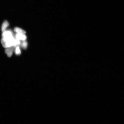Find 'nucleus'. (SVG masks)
<instances>
[{"instance_id":"obj_1","label":"nucleus","mask_w":124,"mask_h":124,"mask_svg":"<svg viewBox=\"0 0 124 124\" xmlns=\"http://www.w3.org/2000/svg\"><path fill=\"white\" fill-rule=\"evenodd\" d=\"M15 47L13 46L6 48L5 50V53L8 57H11L12 56L13 52L14 50Z\"/></svg>"},{"instance_id":"obj_2","label":"nucleus","mask_w":124,"mask_h":124,"mask_svg":"<svg viewBox=\"0 0 124 124\" xmlns=\"http://www.w3.org/2000/svg\"><path fill=\"white\" fill-rule=\"evenodd\" d=\"M16 39L19 40L20 41H25L27 39V37L26 35L23 34L17 33L16 35Z\"/></svg>"},{"instance_id":"obj_3","label":"nucleus","mask_w":124,"mask_h":124,"mask_svg":"<svg viewBox=\"0 0 124 124\" xmlns=\"http://www.w3.org/2000/svg\"><path fill=\"white\" fill-rule=\"evenodd\" d=\"M14 31L17 33H21L25 34L26 32L23 30L19 28L16 27L14 28Z\"/></svg>"},{"instance_id":"obj_4","label":"nucleus","mask_w":124,"mask_h":124,"mask_svg":"<svg viewBox=\"0 0 124 124\" xmlns=\"http://www.w3.org/2000/svg\"><path fill=\"white\" fill-rule=\"evenodd\" d=\"M9 25V23L7 21H5L4 22L2 27V31H5L7 28L8 27Z\"/></svg>"},{"instance_id":"obj_5","label":"nucleus","mask_w":124,"mask_h":124,"mask_svg":"<svg viewBox=\"0 0 124 124\" xmlns=\"http://www.w3.org/2000/svg\"><path fill=\"white\" fill-rule=\"evenodd\" d=\"M21 42L20 41L18 40L15 39L14 41L13 46L15 48L16 47L19 46L20 45Z\"/></svg>"},{"instance_id":"obj_6","label":"nucleus","mask_w":124,"mask_h":124,"mask_svg":"<svg viewBox=\"0 0 124 124\" xmlns=\"http://www.w3.org/2000/svg\"><path fill=\"white\" fill-rule=\"evenodd\" d=\"M20 45L22 48L26 49L27 48V43L25 41H22V43H21Z\"/></svg>"},{"instance_id":"obj_7","label":"nucleus","mask_w":124,"mask_h":124,"mask_svg":"<svg viewBox=\"0 0 124 124\" xmlns=\"http://www.w3.org/2000/svg\"><path fill=\"white\" fill-rule=\"evenodd\" d=\"M15 53L17 55L21 54V52L20 47L19 46H17L15 47Z\"/></svg>"}]
</instances>
